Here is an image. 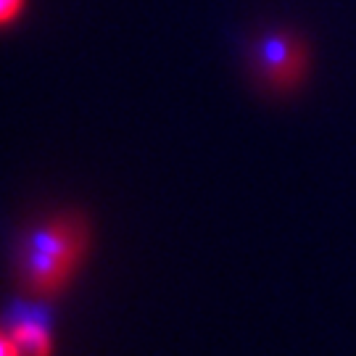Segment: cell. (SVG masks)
Listing matches in <instances>:
<instances>
[{
    "mask_svg": "<svg viewBox=\"0 0 356 356\" xmlns=\"http://www.w3.org/2000/svg\"><path fill=\"white\" fill-rule=\"evenodd\" d=\"M88 248V229L76 216H56L26 235L19 280L29 296L53 298L66 288Z\"/></svg>",
    "mask_w": 356,
    "mask_h": 356,
    "instance_id": "obj_1",
    "label": "cell"
},
{
    "mask_svg": "<svg viewBox=\"0 0 356 356\" xmlns=\"http://www.w3.org/2000/svg\"><path fill=\"white\" fill-rule=\"evenodd\" d=\"M0 356H13L11 338H8V332H3V330H0Z\"/></svg>",
    "mask_w": 356,
    "mask_h": 356,
    "instance_id": "obj_5",
    "label": "cell"
},
{
    "mask_svg": "<svg viewBox=\"0 0 356 356\" xmlns=\"http://www.w3.org/2000/svg\"><path fill=\"white\" fill-rule=\"evenodd\" d=\"M8 338H11L13 356H51L53 351L48 319H45V312L38 306L16 309Z\"/></svg>",
    "mask_w": 356,
    "mask_h": 356,
    "instance_id": "obj_3",
    "label": "cell"
},
{
    "mask_svg": "<svg viewBox=\"0 0 356 356\" xmlns=\"http://www.w3.org/2000/svg\"><path fill=\"white\" fill-rule=\"evenodd\" d=\"M24 3L26 0H0V26L11 24L13 19H19Z\"/></svg>",
    "mask_w": 356,
    "mask_h": 356,
    "instance_id": "obj_4",
    "label": "cell"
},
{
    "mask_svg": "<svg viewBox=\"0 0 356 356\" xmlns=\"http://www.w3.org/2000/svg\"><path fill=\"white\" fill-rule=\"evenodd\" d=\"M254 66L261 82H267L272 90L288 92L306 76L309 56L296 35L269 32L254 45Z\"/></svg>",
    "mask_w": 356,
    "mask_h": 356,
    "instance_id": "obj_2",
    "label": "cell"
}]
</instances>
